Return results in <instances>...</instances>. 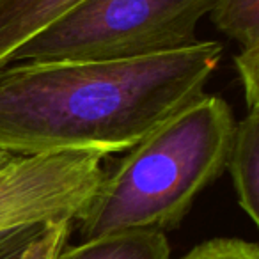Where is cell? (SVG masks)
Segmentation results:
<instances>
[{
  "label": "cell",
  "instance_id": "6da1fadb",
  "mask_svg": "<svg viewBox=\"0 0 259 259\" xmlns=\"http://www.w3.org/2000/svg\"><path fill=\"white\" fill-rule=\"evenodd\" d=\"M220 57L219 41H197L132 61L8 64L0 68V151H128L204 94Z\"/></svg>",
  "mask_w": 259,
  "mask_h": 259
},
{
  "label": "cell",
  "instance_id": "7a4b0ae2",
  "mask_svg": "<svg viewBox=\"0 0 259 259\" xmlns=\"http://www.w3.org/2000/svg\"><path fill=\"white\" fill-rule=\"evenodd\" d=\"M234 115L215 94H201L146 139L110 174L76 217L82 240L128 229H176L202 190L226 170Z\"/></svg>",
  "mask_w": 259,
  "mask_h": 259
},
{
  "label": "cell",
  "instance_id": "3957f363",
  "mask_svg": "<svg viewBox=\"0 0 259 259\" xmlns=\"http://www.w3.org/2000/svg\"><path fill=\"white\" fill-rule=\"evenodd\" d=\"M215 0H82L13 52L8 64L132 61L197 43ZM6 64V66H8Z\"/></svg>",
  "mask_w": 259,
  "mask_h": 259
},
{
  "label": "cell",
  "instance_id": "277c9868",
  "mask_svg": "<svg viewBox=\"0 0 259 259\" xmlns=\"http://www.w3.org/2000/svg\"><path fill=\"white\" fill-rule=\"evenodd\" d=\"M103 153L11 156L0 165V231L73 220L103 178Z\"/></svg>",
  "mask_w": 259,
  "mask_h": 259
},
{
  "label": "cell",
  "instance_id": "5b68a950",
  "mask_svg": "<svg viewBox=\"0 0 259 259\" xmlns=\"http://www.w3.org/2000/svg\"><path fill=\"white\" fill-rule=\"evenodd\" d=\"M226 169L233 180L238 204L245 215L259 224V107L234 122Z\"/></svg>",
  "mask_w": 259,
  "mask_h": 259
},
{
  "label": "cell",
  "instance_id": "8992f818",
  "mask_svg": "<svg viewBox=\"0 0 259 259\" xmlns=\"http://www.w3.org/2000/svg\"><path fill=\"white\" fill-rule=\"evenodd\" d=\"M82 0H0V68L13 52Z\"/></svg>",
  "mask_w": 259,
  "mask_h": 259
},
{
  "label": "cell",
  "instance_id": "52a82bcc",
  "mask_svg": "<svg viewBox=\"0 0 259 259\" xmlns=\"http://www.w3.org/2000/svg\"><path fill=\"white\" fill-rule=\"evenodd\" d=\"M55 259H170V247L162 231L128 229L64 245Z\"/></svg>",
  "mask_w": 259,
  "mask_h": 259
},
{
  "label": "cell",
  "instance_id": "ba28073f",
  "mask_svg": "<svg viewBox=\"0 0 259 259\" xmlns=\"http://www.w3.org/2000/svg\"><path fill=\"white\" fill-rule=\"evenodd\" d=\"M208 16L240 50L259 45V0H215Z\"/></svg>",
  "mask_w": 259,
  "mask_h": 259
},
{
  "label": "cell",
  "instance_id": "9c48e42d",
  "mask_svg": "<svg viewBox=\"0 0 259 259\" xmlns=\"http://www.w3.org/2000/svg\"><path fill=\"white\" fill-rule=\"evenodd\" d=\"M180 259H259V247L241 238H211Z\"/></svg>",
  "mask_w": 259,
  "mask_h": 259
},
{
  "label": "cell",
  "instance_id": "30bf717a",
  "mask_svg": "<svg viewBox=\"0 0 259 259\" xmlns=\"http://www.w3.org/2000/svg\"><path fill=\"white\" fill-rule=\"evenodd\" d=\"M71 229L73 220H57V222L45 224L41 233L30 241L18 259H55L68 243Z\"/></svg>",
  "mask_w": 259,
  "mask_h": 259
},
{
  "label": "cell",
  "instance_id": "8fae6325",
  "mask_svg": "<svg viewBox=\"0 0 259 259\" xmlns=\"http://www.w3.org/2000/svg\"><path fill=\"white\" fill-rule=\"evenodd\" d=\"M234 68L243 85L247 108L259 107V45L241 48L234 55Z\"/></svg>",
  "mask_w": 259,
  "mask_h": 259
},
{
  "label": "cell",
  "instance_id": "7c38bea8",
  "mask_svg": "<svg viewBox=\"0 0 259 259\" xmlns=\"http://www.w3.org/2000/svg\"><path fill=\"white\" fill-rule=\"evenodd\" d=\"M43 227L45 224H29L0 231V259H18Z\"/></svg>",
  "mask_w": 259,
  "mask_h": 259
},
{
  "label": "cell",
  "instance_id": "4fadbf2b",
  "mask_svg": "<svg viewBox=\"0 0 259 259\" xmlns=\"http://www.w3.org/2000/svg\"><path fill=\"white\" fill-rule=\"evenodd\" d=\"M9 158H11V155H6V153L0 151V165H4V163L8 162Z\"/></svg>",
  "mask_w": 259,
  "mask_h": 259
}]
</instances>
